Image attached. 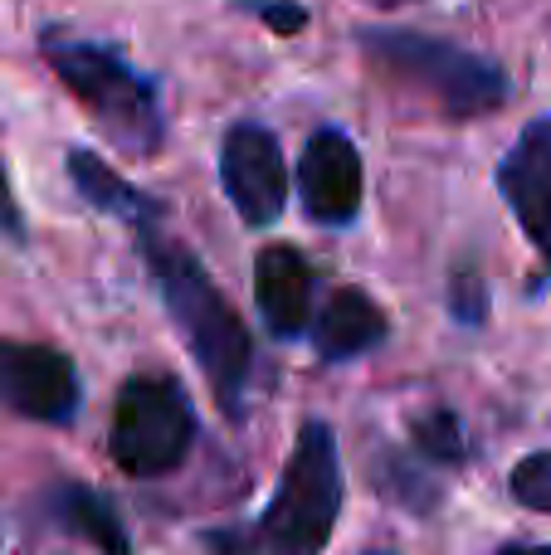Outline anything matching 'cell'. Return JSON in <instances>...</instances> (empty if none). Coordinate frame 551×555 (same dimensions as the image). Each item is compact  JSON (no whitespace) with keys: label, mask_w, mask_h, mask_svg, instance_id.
<instances>
[{"label":"cell","mask_w":551,"mask_h":555,"mask_svg":"<svg viewBox=\"0 0 551 555\" xmlns=\"http://www.w3.org/2000/svg\"><path fill=\"white\" fill-rule=\"evenodd\" d=\"M137 244H142L146 273H152L176 332L185 336V346H191L195 361H201L220 410L240 414V395H244V380H249V365H254V346H249L244 322L234 317V307L225 302V293L215 287V278L205 273V263L195 259V254H185L181 244H171L166 234H156V224L137 234Z\"/></svg>","instance_id":"6da1fadb"},{"label":"cell","mask_w":551,"mask_h":555,"mask_svg":"<svg viewBox=\"0 0 551 555\" xmlns=\"http://www.w3.org/2000/svg\"><path fill=\"white\" fill-rule=\"evenodd\" d=\"M49 68L59 83L93 113L103 137L127 156H156L166 142V113H162V88L156 78L137 74L117 49L98 44V39H78L64 29H44L39 35Z\"/></svg>","instance_id":"7a4b0ae2"},{"label":"cell","mask_w":551,"mask_h":555,"mask_svg":"<svg viewBox=\"0 0 551 555\" xmlns=\"http://www.w3.org/2000/svg\"><path fill=\"white\" fill-rule=\"evenodd\" d=\"M357 44L371 68L406 88H420L449 122L488 117L513 98L503 68L454 39H435L420 29H357Z\"/></svg>","instance_id":"3957f363"},{"label":"cell","mask_w":551,"mask_h":555,"mask_svg":"<svg viewBox=\"0 0 551 555\" xmlns=\"http://www.w3.org/2000/svg\"><path fill=\"white\" fill-rule=\"evenodd\" d=\"M342 512V459L337 439L322 420H308L298 429L293 459L283 468L279 492L269 498L259 527L244 537H210L240 546V555H318L328 546Z\"/></svg>","instance_id":"277c9868"},{"label":"cell","mask_w":551,"mask_h":555,"mask_svg":"<svg viewBox=\"0 0 551 555\" xmlns=\"http://www.w3.org/2000/svg\"><path fill=\"white\" fill-rule=\"evenodd\" d=\"M195 410L171 375H132L113 404L107 453L127 478H166L195 449Z\"/></svg>","instance_id":"5b68a950"},{"label":"cell","mask_w":551,"mask_h":555,"mask_svg":"<svg viewBox=\"0 0 551 555\" xmlns=\"http://www.w3.org/2000/svg\"><path fill=\"white\" fill-rule=\"evenodd\" d=\"M84 385L64 351L29 341H0V410L39 424H74Z\"/></svg>","instance_id":"8992f818"},{"label":"cell","mask_w":551,"mask_h":555,"mask_svg":"<svg viewBox=\"0 0 551 555\" xmlns=\"http://www.w3.org/2000/svg\"><path fill=\"white\" fill-rule=\"evenodd\" d=\"M220 185L249 230H269L289 195L279 137L259 122H234L220 142Z\"/></svg>","instance_id":"52a82bcc"},{"label":"cell","mask_w":551,"mask_h":555,"mask_svg":"<svg viewBox=\"0 0 551 555\" xmlns=\"http://www.w3.org/2000/svg\"><path fill=\"white\" fill-rule=\"evenodd\" d=\"M498 191L551 273V113L533 117L498 162Z\"/></svg>","instance_id":"ba28073f"},{"label":"cell","mask_w":551,"mask_h":555,"mask_svg":"<svg viewBox=\"0 0 551 555\" xmlns=\"http://www.w3.org/2000/svg\"><path fill=\"white\" fill-rule=\"evenodd\" d=\"M361 152L351 137H342L337 127L312 132V142L303 146L298 162V195L308 220L342 230L361 215Z\"/></svg>","instance_id":"9c48e42d"},{"label":"cell","mask_w":551,"mask_h":555,"mask_svg":"<svg viewBox=\"0 0 551 555\" xmlns=\"http://www.w3.org/2000/svg\"><path fill=\"white\" fill-rule=\"evenodd\" d=\"M254 302L273 336H298L312 307V269L298 249L269 244L254 259Z\"/></svg>","instance_id":"30bf717a"},{"label":"cell","mask_w":551,"mask_h":555,"mask_svg":"<svg viewBox=\"0 0 551 555\" xmlns=\"http://www.w3.org/2000/svg\"><path fill=\"white\" fill-rule=\"evenodd\" d=\"M390 322L361 287H337L312 322V346L322 361H357L386 341Z\"/></svg>","instance_id":"8fae6325"},{"label":"cell","mask_w":551,"mask_h":555,"mask_svg":"<svg viewBox=\"0 0 551 555\" xmlns=\"http://www.w3.org/2000/svg\"><path fill=\"white\" fill-rule=\"evenodd\" d=\"M68 181L78 185V195H84L93 210L113 215V220L132 224L137 234L152 230L156 220H162V201H152V195H142L137 185H127L123 176L113 171V166H103L88 146H74L68 152Z\"/></svg>","instance_id":"7c38bea8"},{"label":"cell","mask_w":551,"mask_h":555,"mask_svg":"<svg viewBox=\"0 0 551 555\" xmlns=\"http://www.w3.org/2000/svg\"><path fill=\"white\" fill-rule=\"evenodd\" d=\"M44 512H49V521H59V527L68 531V537L88 541V546H98L103 555H132V541H127V527L117 521L113 502H107L103 492L84 488V482L54 488L44 502Z\"/></svg>","instance_id":"4fadbf2b"},{"label":"cell","mask_w":551,"mask_h":555,"mask_svg":"<svg viewBox=\"0 0 551 555\" xmlns=\"http://www.w3.org/2000/svg\"><path fill=\"white\" fill-rule=\"evenodd\" d=\"M415 449L425 453L430 463H445V468H454V463L469 459V443H464V434H459V420L449 410L420 414V420H415Z\"/></svg>","instance_id":"5bb4252c"},{"label":"cell","mask_w":551,"mask_h":555,"mask_svg":"<svg viewBox=\"0 0 551 555\" xmlns=\"http://www.w3.org/2000/svg\"><path fill=\"white\" fill-rule=\"evenodd\" d=\"M513 498L551 517V453H527L513 468Z\"/></svg>","instance_id":"9a60e30c"},{"label":"cell","mask_w":551,"mask_h":555,"mask_svg":"<svg viewBox=\"0 0 551 555\" xmlns=\"http://www.w3.org/2000/svg\"><path fill=\"white\" fill-rule=\"evenodd\" d=\"M449 307H454L459 322H484L488 317V293H484V278L474 269H459L454 283H449Z\"/></svg>","instance_id":"2e32d148"},{"label":"cell","mask_w":551,"mask_h":555,"mask_svg":"<svg viewBox=\"0 0 551 555\" xmlns=\"http://www.w3.org/2000/svg\"><path fill=\"white\" fill-rule=\"evenodd\" d=\"M234 5H244L249 15H259L269 29H279V35H298L303 25H308V10L293 5V0H234Z\"/></svg>","instance_id":"e0dca14e"},{"label":"cell","mask_w":551,"mask_h":555,"mask_svg":"<svg viewBox=\"0 0 551 555\" xmlns=\"http://www.w3.org/2000/svg\"><path fill=\"white\" fill-rule=\"evenodd\" d=\"M0 234H10V240H20V234H25L15 201H10V181H5V171H0Z\"/></svg>","instance_id":"ac0fdd59"},{"label":"cell","mask_w":551,"mask_h":555,"mask_svg":"<svg viewBox=\"0 0 551 555\" xmlns=\"http://www.w3.org/2000/svg\"><path fill=\"white\" fill-rule=\"evenodd\" d=\"M498 555H551V546H533V541H517V546H503Z\"/></svg>","instance_id":"d6986e66"},{"label":"cell","mask_w":551,"mask_h":555,"mask_svg":"<svg viewBox=\"0 0 551 555\" xmlns=\"http://www.w3.org/2000/svg\"><path fill=\"white\" fill-rule=\"evenodd\" d=\"M376 5H406V0H376Z\"/></svg>","instance_id":"ffe728a7"}]
</instances>
